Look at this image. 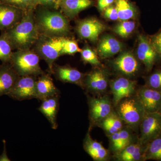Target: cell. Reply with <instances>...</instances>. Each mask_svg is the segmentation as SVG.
I'll return each mask as SVG.
<instances>
[{
    "label": "cell",
    "instance_id": "6da1fadb",
    "mask_svg": "<svg viewBox=\"0 0 161 161\" xmlns=\"http://www.w3.org/2000/svg\"><path fill=\"white\" fill-rule=\"evenodd\" d=\"M35 9L24 11L21 21L12 28L5 31L14 50L31 49L40 37L35 14Z\"/></svg>",
    "mask_w": 161,
    "mask_h": 161
},
{
    "label": "cell",
    "instance_id": "7a4b0ae2",
    "mask_svg": "<svg viewBox=\"0 0 161 161\" xmlns=\"http://www.w3.org/2000/svg\"><path fill=\"white\" fill-rule=\"evenodd\" d=\"M44 7V6H43ZM40 8L35 12V19L40 35L66 36L70 32L69 21L60 11Z\"/></svg>",
    "mask_w": 161,
    "mask_h": 161
},
{
    "label": "cell",
    "instance_id": "3957f363",
    "mask_svg": "<svg viewBox=\"0 0 161 161\" xmlns=\"http://www.w3.org/2000/svg\"><path fill=\"white\" fill-rule=\"evenodd\" d=\"M40 60L34 50H16L13 52L9 64L19 76L38 77L45 73L40 67Z\"/></svg>",
    "mask_w": 161,
    "mask_h": 161
},
{
    "label": "cell",
    "instance_id": "277c9868",
    "mask_svg": "<svg viewBox=\"0 0 161 161\" xmlns=\"http://www.w3.org/2000/svg\"><path fill=\"white\" fill-rule=\"evenodd\" d=\"M64 37L40 35L35 44L34 50L47 64L50 74H53L55 61L61 56Z\"/></svg>",
    "mask_w": 161,
    "mask_h": 161
},
{
    "label": "cell",
    "instance_id": "5b68a950",
    "mask_svg": "<svg viewBox=\"0 0 161 161\" xmlns=\"http://www.w3.org/2000/svg\"><path fill=\"white\" fill-rule=\"evenodd\" d=\"M126 98L118 104L119 116L127 125L132 127L140 125L146 111L138 98Z\"/></svg>",
    "mask_w": 161,
    "mask_h": 161
},
{
    "label": "cell",
    "instance_id": "8992f818",
    "mask_svg": "<svg viewBox=\"0 0 161 161\" xmlns=\"http://www.w3.org/2000/svg\"><path fill=\"white\" fill-rule=\"evenodd\" d=\"M140 125V143L147 146L161 134V116L158 112H146Z\"/></svg>",
    "mask_w": 161,
    "mask_h": 161
},
{
    "label": "cell",
    "instance_id": "52a82bcc",
    "mask_svg": "<svg viewBox=\"0 0 161 161\" xmlns=\"http://www.w3.org/2000/svg\"><path fill=\"white\" fill-rule=\"evenodd\" d=\"M37 77L19 76L7 96L20 101L36 98V85Z\"/></svg>",
    "mask_w": 161,
    "mask_h": 161
},
{
    "label": "cell",
    "instance_id": "ba28073f",
    "mask_svg": "<svg viewBox=\"0 0 161 161\" xmlns=\"http://www.w3.org/2000/svg\"><path fill=\"white\" fill-rule=\"evenodd\" d=\"M91 124L94 125L102 121L112 113V106L107 96L101 97L88 96Z\"/></svg>",
    "mask_w": 161,
    "mask_h": 161
},
{
    "label": "cell",
    "instance_id": "9c48e42d",
    "mask_svg": "<svg viewBox=\"0 0 161 161\" xmlns=\"http://www.w3.org/2000/svg\"><path fill=\"white\" fill-rule=\"evenodd\" d=\"M136 54L139 60L143 64L147 71L151 70L158 59L150 38L144 35H139Z\"/></svg>",
    "mask_w": 161,
    "mask_h": 161
},
{
    "label": "cell",
    "instance_id": "30bf717a",
    "mask_svg": "<svg viewBox=\"0 0 161 161\" xmlns=\"http://www.w3.org/2000/svg\"><path fill=\"white\" fill-rule=\"evenodd\" d=\"M108 85V75L103 70H93L86 74L84 88L92 94L99 95L106 91Z\"/></svg>",
    "mask_w": 161,
    "mask_h": 161
},
{
    "label": "cell",
    "instance_id": "8fae6325",
    "mask_svg": "<svg viewBox=\"0 0 161 161\" xmlns=\"http://www.w3.org/2000/svg\"><path fill=\"white\" fill-rule=\"evenodd\" d=\"M105 25L97 19L90 18L78 22L77 31L81 39L95 42L105 30Z\"/></svg>",
    "mask_w": 161,
    "mask_h": 161
},
{
    "label": "cell",
    "instance_id": "7c38bea8",
    "mask_svg": "<svg viewBox=\"0 0 161 161\" xmlns=\"http://www.w3.org/2000/svg\"><path fill=\"white\" fill-rule=\"evenodd\" d=\"M53 74L57 80L63 83L75 84L84 88V79L86 74L77 69L68 65L61 66L54 63Z\"/></svg>",
    "mask_w": 161,
    "mask_h": 161
},
{
    "label": "cell",
    "instance_id": "4fadbf2b",
    "mask_svg": "<svg viewBox=\"0 0 161 161\" xmlns=\"http://www.w3.org/2000/svg\"><path fill=\"white\" fill-rule=\"evenodd\" d=\"M136 82L125 78H117L111 83L114 105L125 98L130 97L135 91Z\"/></svg>",
    "mask_w": 161,
    "mask_h": 161
},
{
    "label": "cell",
    "instance_id": "5bb4252c",
    "mask_svg": "<svg viewBox=\"0 0 161 161\" xmlns=\"http://www.w3.org/2000/svg\"><path fill=\"white\" fill-rule=\"evenodd\" d=\"M24 10L14 6L0 4V31H6L21 21Z\"/></svg>",
    "mask_w": 161,
    "mask_h": 161
},
{
    "label": "cell",
    "instance_id": "9a60e30c",
    "mask_svg": "<svg viewBox=\"0 0 161 161\" xmlns=\"http://www.w3.org/2000/svg\"><path fill=\"white\" fill-rule=\"evenodd\" d=\"M137 98L146 112H158L161 108V91L143 87L139 91Z\"/></svg>",
    "mask_w": 161,
    "mask_h": 161
},
{
    "label": "cell",
    "instance_id": "2e32d148",
    "mask_svg": "<svg viewBox=\"0 0 161 161\" xmlns=\"http://www.w3.org/2000/svg\"><path fill=\"white\" fill-rule=\"evenodd\" d=\"M51 74L38 76L36 81V98L42 101L50 97L60 95V91L55 85Z\"/></svg>",
    "mask_w": 161,
    "mask_h": 161
},
{
    "label": "cell",
    "instance_id": "e0dca14e",
    "mask_svg": "<svg viewBox=\"0 0 161 161\" xmlns=\"http://www.w3.org/2000/svg\"><path fill=\"white\" fill-rule=\"evenodd\" d=\"M115 69L126 76H132L138 72L139 65L135 57L129 52L121 54L113 62Z\"/></svg>",
    "mask_w": 161,
    "mask_h": 161
},
{
    "label": "cell",
    "instance_id": "ac0fdd59",
    "mask_svg": "<svg viewBox=\"0 0 161 161\" xmlns=\"http://www.w3.org/2000/svg\"><path fill=\"white\" fill-rule=\"evenodd\" d=\"M19 77L10 64L2 63L0 65V97L7 95Z\"/></svg>",
    "mask_w": 161,
    "mask_h": 161
},
{
    "label": "cell",
    "instance_id": "d6986e66",
    "mask_svg": "<svg viewBox=\"0 0 161 161\" xmlns=\"http://www.w3.org/2000/svg\"><path fill=\"white\" fill-rule=\"evenodd\" d=\"M59 98L60 95L44 99L42 101L41 105L38 108V110L47 119L53 130L58 128L57 116L59 110Z\"/></svg>",
    "mask_w": 161,
    "mask_h": 161
},
{
    "label": "cell",
    "instance_id": "ffe728a7",
    "mask_svg": "<svg viewBox=\"0 0 161 161\" xmlns=\"http://www.w3.org/2000/svg\"><path fill=\"white\" fill-rule=\"evenodd\" d=\"M92 0H62L60 3V12L69 19L75 17L82 10L94 5Z\"/></svg>",
    "mask_w": 161,
    "mask_h": 161
},
{
    "label": "cell",
    "instance_id": "44dd1931",
    "mask_svg": "<svg viewBox=\"0 0 161 161\" xmlns=\"http://www.w3.org/2000/svg\"><path fill=\"white\" fill-rule=\"evenodd\" d=\"M83 147L86 152L95 161H103L108 158V151L100 143L93 140L89 132L84 140Z\"/></svg>",
    "mask_w": 161,
    "mask_h": 161
},
{
    "label": "cell",
    "instance_id": "7402d4cb",
    "mask_svg": "<svg viewBox=\"0 0 161 161\" xmlns=\"http://www.w3.org/2000/svg\"><path fill=\"white\" fill-rule=\"evenodd\" d=\"M122 48V43L117 39L112 36H104L98 43V53L101 58L105 59L118 53Z\"/></svg>",
    "mask_w": 161,
    "mask_h": 161
},
{
    "label": "cell",
    "instance_id": "603a6c76",
    "mask_svg": "<svg viewBox=\"0 0 161 161\" xmlns=\"http://www.w3.org/2000/svg\"><path fill=\"white\" fill-rule=\"evenodd\" d=\"M115 7L118 12L119 19L129 20L135 16L136 9L128 0H115Z\"/></svg>",
    "mask_w": 161,
    "mask_h": 161
},
{
    "label": "cell",
    "instance_id": "cb8c5ba5",
    "mask_svg": "<svg viewBox=\"0 0 161 161\" xmlns=\"http://www.w3.org/2000/svg\"><path fill=\"white\" fill-rule=\"evenodd\" d=\"M147 160L161 161V134L153 140L146 146L143 160Z\"/></svg>",
    "mask_w": 161,
    "mask_h": 161
},
{
    "label": "cell",
    "instance_id": "d4e9b609",
    "mask_svg": "<svg viewBox=\"0 0 161 161\" xmlns=\"http://www.w3.org/2000/svg\"><path fill=\"white\" fill-rule=\"evenodd\" d=\"M13 50L6 32L2 31L0 36V60L2 63H9Z\"/></svg>",
    "mask_w": 161,
    "mask_h": 161
},
{
    "label": "cell",
    "instance_id": "484cf974",
    "mask_svg": "<svg viewBox=\"0 0 161 161\" xmlns=\"http://www.w3.org/2000/svg\"><path fill=\"white\" fill-rule=\"evenodd\" d=\"M135 27L136 23L134 21L126 20L115 25L113 31L121 37L126 38L133 32Z\"/></svg>",
    "mask_w": 161,
    "mask_h": 161
},
{
    "label": "cell",
    "instance_id": "4316f807",
    "mask_svg": "<svg viewBox=\"0 0 161 161\" xmlns=\"http://www.w3.org/2000/svg\"><path fill=\"white\" fill-rule=\"evenodd\" d=\"M0 4L10 5L24 11L36 9L37 7L35 0H0Z\"/></svg>",
    "mask_w": 161,
    "mask_h": 161
},
{
    "label": "cell",
    "instance_id": "83f0119b",
    "mask_svg": "<svg viewBox=\"0 0 161 161\" xmlns=\"http://www.w3.org/2000/svg\"><path fill=\"white\" fill-rule=\"evenodd\" d=\"M80 55L81 59L85 63L97 66L101 65L100 61L96 53L89 47H84L80 52Z\"/></svg>",
    "mask_w": 161,
    "mask_h": 161
},
{
    "label": "cell",
    "instance_id": "f1b7e54d",
    "mask_svg": "<svg viewBox=\"0 0 161 161\" xmlns=\"http://www.w3.org/2000/svg\"><path fill=\"white\" fill-rule=\"evenodd\" d=\"M81 51L75 40L64 37L61 55L75 54L77 53H80Z\"/></svg>",
    "mask_w": 161,
    "mask_h": 161
},
{
    "label": "cell",
    "instance_id": "f546056e",
    "mask_svg": "<svg viewBox=\"0 0 161 161\" xmlns=\"http://www.w3.org/2000/svg\"><path fill=\"white\" fill-rule=\"evenodd\" d=\"M147 86L153 89L161 91V69L153 72L148 77Z\"/></svg>",
    "mask_w": 161,
    "mask_h": 161
},
{
    "label": "cell",
    "instance_id": "4dcf8cb0",
    "mask_svg": "<svg viewBox=\"0 0 161 161\" xmlns=\"http://www.w3.org/2000/svg\"><path fill=\"white\" fill-rule=\"evenodd\" d=\"M141 145L139 143V144H133L128 145L126 147H125L120 152L118 153L117 154V159L118 160L122 161H127L128 158L134 153L137 148Z\"/></svg>",
    "mask_w": 161,
    "mask_h": 161
},
{
    "label": "cell",
    "instance_id": "1f68e13d",
    "mask_svg": "<svg viewBox=\"0 0 161 161\" xmlns=\"http://www.w3.org/2000/svg\"><path fill=\"white\" fill-rule=\"evenodd\" d=\"M102 121L105 122L109 125L113 126L119 131H120L122 129L123 124L121 119L119 116L112 112Z\"/></svg>",
    "mask_w": 161,
    "mask_h": 161
},
{
    "label": "cell",
    "instance_id": "d6a6232c",
    "mask_svg": "<svg viewBox=\"0 0 161 161\" xmlns=\"http://www.w3.org/2000/svg\"><path fill=\"white\" fill-rule=\"evenodd\" d=\"M153 47L157 53L158 59H161V30L150 38Z\"/></svg>",
    "mask_w": 161,
    "mask_h": 161
},
{
    "label": "cell",
    "instance_id": "836d02e7",
    "mask_svg": "<svg viewBox=\"0 0 161 161\" xmlns=\"http://www.w3.org/2000/svg\"><path fill=\"white\" fill-rule=\"evenodd\" d=\"M120 136V151L125 147L130 145L131 141V135L129 131L126 130H121L119 131ZM119 153V152H118Z\"/></svg>",
    "mask_w": 161,
    "mask_h": 161
},
{
    "label": "cell",
    "instance_id": "e575fe53",
    "mask_svg": "<svg viewBox=\"0 0 161 161\" xmlns=\"http://www.w3.org/2000/svg\"><path fill=\"white\" fill-rule=\"evenodd\" d=\"M104 16L107 19L112 21L119 19L118 12L115 6H111L105 9Z\"/></svg>",
    "mask_w": 161,
    "mask_h": 161
},
{
    "label": "cell",
    "instance_id": "d590c367",
    "mask_svg": "<svg viewBox=\"0 0 161 161\" xmlns=\"http://www.w3.org/2000/svg\"><path fill=\"white\" fill-rule=\"evenodd\" d=\"M119 131L110 135L111 145L114 151L119 152L120 151V139Z\"/></svg>",
    "mask_w": 161,
    "mask_h": 161
},
{
    "label": "cell",
    "instance_id": "8d00e7d4",
    "mask_svg": "<svg viewBox=\"0 0 161 161\" xmlns=\"http://www.w3.org/2000/svg\"><path fill=\"white\" fill-rule=\"evenodd\" d=\"M58 0H35L37 7L39 6L46 7H53L54 9Z\"/></svg>",
    "mask_w": 161,
    "mask_h": 161
},
{
    "label": "cell",
    "instance_id": "74e56055",
    "mask_svg": "<svg viewBox=\"0 0 161 161\" xmlns=\"http://www.w3.org/2000/svg\"><path fill=\"white\" fill-rule=\"evenodd\" d=\"M115 2V0H98V9L100 11H103Z\"/></svg>",
    "mask_w": 161,
    "mask_h": 161
},
{
    "label": "cell",
    "instance_id": "f35d334b",
    "mask_svg": "<svg viewBox=\"0 0 161 161\" xmlns=\"http://www.w3.org/2000/svg\"><path fill=\"white\" fill-rule=\"evenodd\" d=\"M102 126L104 130L106 131L110 135L119 131L113 126L111 125L104 121H102Z\"/></svg>",
    "mask_w": 161,
    "mask_h": 161
},
{
    "label": "cell",
    "instance_id": "ab89813d",
    "mask_svg": "<svg viewBox=\"0 0 161 161\" xmlns=\"http://www.w3.org/2000/svg\"><path fill=\"white\" fill-rule=\"evenodd\" d=\"M3 150L1 155H0V161H10L11 160L8 158L6 150V142L5 140L3 141Z\"/></svg>",
    "mask_w": 161,
    "mask_h": 161
},
{
    "label": "cell",
    "instance_id": "60d3db41",
    "mask_svg": "<svg viewBox=\"0 0 161 161\" xmlns=\"http://www.w3.org/2000/svg\"><path fill=\"white\" fill-rule=\"evenodd\" d=\"M62 1V0H58L57 4H56V6H55L54 7L55 9H57V10H58V9H59L60 3H61V1Z\"/></svg>",
    "mask_w": 161,
    "mask_h": 161
},
{
    "label": "cell",
    "instance_id": "b9f144b4",
    "mask_svg": "<svg viewBox=\"0 0 161 161\" xmlns=\"http://www.w3.org/2000/svg\"><path fill=\"white\" fill-rule=\"evenodd\" d=\"M158 113H159L160 115L161 116V109L159 110V111L158 112Z\"/></svg>",
    "mask_w": 161,
    "mask_h": 161
}]
</instances>
